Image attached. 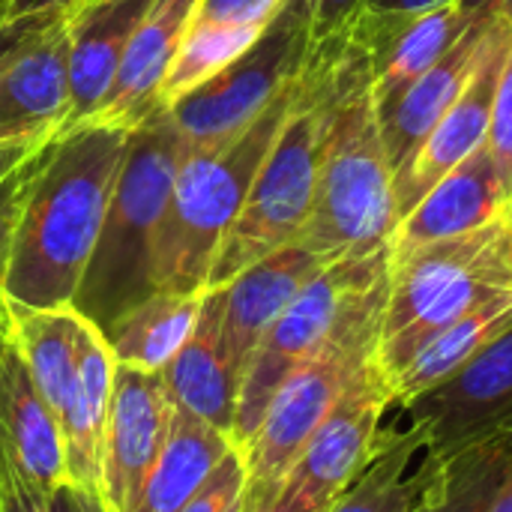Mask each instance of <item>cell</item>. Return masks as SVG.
<instances>
[{
  "label": "cell",
  "instance_id": "6da1fadb",
  "mask_svg": "<svg viewBox=\"0 0 512 512\" xmlns=\"http://www.w3.org/2000/svg\"><path fill=\"white\" fill-rule=\"evenodd\" d=\"M132 129L78 123L39 153L15 225L3 297L36 309L72 306L129 147Z\"/></svg>",
  "mask_w": 512,
  "mask_h": 512
},
{
  "label": "cell",
  "instance_id": "7a4b0ae2",
  "mask_svg": "<svg viewBox=\"0 0 512 512\" xmlns=\"http://www.w3.org/2000/svg\"><path fill=\"white\" fill-rule=\"evenodd\" d=\"M348 30L315 42L300 78L291 111L234 219L207 288L228 285L255 261L297 243L315 198V183L345 78Z\"/></svg>",
  "mask_w": 512,
  "mask_h": 512
},
{
  "label": "cell",
  "instance_id": "3957f363",
  "mask_svg": "<svg viewBox=\"0 0 512 512\" xmlns=\"http://www.w3.org/2000/svg\"><path fill=\"white\" fill-rule=\"evenodd\" d=\"M345 30V78L336 99L312 210L297 237L300 246L327 261L387 249L399 222L393 165L372 99L369 51L354 18Z\"/></svg>",
  "mask_w": 512,
  "mask_h": 512
},
{
  "label": "cell",
  "instance_id": "277c9868",
  "mask_svg": "<svg viewBox=\"0 0 512 512\" xmlns=\"http://www.w3.org/2000/svg\"><path fill=\"white\" fill-rule=\"evenodd\" d=\"M297 78L243 132L213 147H186L156 234V291H207L213 261L291 111Z\"/></svg>",
  "mask_w": 512,
  "mask_h": 512
},
{
  "label": "cell",
  "instance_id": "5b68a950",
  "mask_svg": "<svg viewBox=\"0 0 512 512\" xmlns=\"http://www.w3.org/2000/svg\"><path fill=\"white\" fill-rule=\"evenodd\" d=\"M186 147L165 105H156L129 135L96 249L72 300V309L102 333L156 291V234Z\"/></svg>",
  "mask_w": 512,
  "mask_h": 512
},
{
  "label": "cell",
  "instance_id": "8992f818",
  "mask_svg": "<svg viewBox=\"0 0 512 512\" xmlns=\"http://www.w3.org/2000/svg\"><path fill=\"white\" fill-rule=\"evenodd\" d=\"M512 294V243L504 219L390 261L375 363L390 381L444 327Z\"/></svg>",
  "mask_w": 512,
  "mask_h": 512
},
{
  "label": "cell",
  "instance_id": "52a82bcc",
  "mask_svg": "<svg viewBox=\"0 0 512 512\" xmlns=\"http://www.w3.org/2000/svg\"><path fill=\"white\" fill-rule=\"evenodd\" d=\"M390 273V270H387ZM387 303V276L366 288L342 315L327 342L288 375L273 402L264 411L261 426L243 447L246 462V512L267 510L297 456L309 444L312 432L330 414L336 399L354 381V375L375 360L381 315Z\"/></svg>",
  "mask_w": 512,
  "mask_h": 512
},
{
  "label": "cell",
  "instance_id": "ba28073f",
  "mask_svg": "<svg viewBox=\"0 0 512 512\" xmlns=\"http://www.w3.org/2000/svg\"><path fill=\"white\" fill-rule=\"evenodd\" d=\"M390 270V246L372 255H345L321 267L300 294L288 303L270 333L261 339L237 396L234 417V444L243 450L255 429L264 420L267 405L288 381L294 369H300L336 330L348 306L384 279Z\"/></svg>",
  "mask_w": 512,
  "mask_h": 512
},
{
  "label": "cell",
  "instance_id": "9c48e42d",
  "mask_svg": "<svg viewBox=\"0 0 512 512\" xmlns=\"http://www.w3.org/2000/svg\"><path fill=\"white\" fill-rule=\"evenodd\" d=\"M312 48L306 3L285 0L267 30L237 60L165 108L189 147L222 144L243 132L300 75Z\"/></svg>",
  "mask_w": 512,
  "mask_h": 512
},
{
  "label": "cell",
  "instance_id": "30bf717a",
  "mask_svg": "<svg viewBox=\"0 0 512 512\" xmlns=\"http://www.w3.org/2000/svg\"><path fill=\"white\" fill-rule=\"evenodd\" d=\"M390 408V387L372 360L354 375L330 414L312 432L273 504L291 512L327 510L375 456L378 438L384 432L381 423Z\"/></svg>",
  "mask_w": 512,
  "mask_h": 512
},
{
  "label": "cell",
  "instance_id": "8fae6325",
  "mask_svg": "<svg viewBox=\"0 0 512 512\" xmlns=\"http://www.w3.org/2000/svg\"><path fill=\"white\" fill-rule=\"evenodd\" d=\"M429 459L512 432V324L456 375L399 408Z\"/></svg>",
  "mask_w": 512,
  "mask_h": 512
},
{
  "label": "cell",
  "instance_id": "7c38bea8",
  "mask_svg": "<svg viewBox=\"0 0 512 512\" xmlns=\"http://www.w3.org/2000/svg\"><path fill=\"white\" fill-rule=\"evenodd\" d=\"M174 411L177 405L162 372L117 363L99 465V492L108 512H129L138 501L144 480L165 450Z\"/></svg>",
  "mask_w": 512,
  "mask_h": 512
},
{
  "label": "cell",
  "instance_id": "4fadbf2b",
  "mask_svg": "<svg viewBox=\"0 0 512 512\" xmlns=\"http://www.w3.org/2000/svg\"><path fill=\"white\" fill-rule=\"evenodd\" d=\"M512 45V21H498L489 33V42L483 48V57L459 93V99L447 108V114L435 123V129L426 135L420 150L411 156V162L393 177V195H396V216L402 219L444 174H450L459 162H465L477 147L489 141L492 129V111L498 96L501 69ZM399 225V222H396Z\"/></svg>",
  "mask_w": 512,
  "mask_h": 512
},
{
  "label": "cell",
  "instance_id": "5bb4252c",
  "mask_svg": "<svg viewBox=\"0 0 512 512\" xmlns=\"http://www.w3.org/2000/svg\"><path fill=\"white\" fill-rule=\"evenodd\" d=\"M369 51L372 99L384 111L426 69H432L456 39L477 21L462 0H450L420 12H363L351 15Z\"/></svg>",
  "mask_w": 512,
  "mask_h": 512
},
{
  "label": "cell",
  "instance_id": "9a60e30c",
  "mask_svg": "<svg viewBox=\"0 0 512 512\" xmlns=\"http://www.w3.org/2000/svg\"><path fill=\"white\" fill-rule=\"evenodd\" d=\"M69 114V12L0 63V144L60 132Z\"/></svg>",
  "mask_w": 512,
  "mask_h": 512
},
{
  "label": "cell",
  "instance_id": "2e32d148",
  "mask_svg": "<svg viewBox=\"0 0 512 512\" xmlns=\"http://www.w3.org/2000/svg\"><path fill=\"white\" fill-rule=\"evenodd\" d=\"M327 264L330 261L315 255L312 249L291 243L255 261L252 267H246L228 285L219 288L222 291V345L240 384L261 339L270 333V327L279 321L288 303L300 294V288Z\"/></svg>",
  "mask_w": 512,
  "mask_h": 512
},
{
  "label": "cell",
  "instance_id": "e0dca14e",
  "mask_svg": "<svg viewBox=\"0 0 512 512\" xmlns=\"http://www.w3.org/2000/svg\"><path fill=\"white\" fill-rule=\"evenodd\" d=\"M507 198L510 192L504 189L489 144L477 147L399 219L390 237V261L495 222L504 213Z\"/></svg>",
  "mask_w": 512,
  "mask_h": 512
},
{
  "label": "cell",
  "instance_id": "ac0fdd59",
  "mask_svg": "<svg viewBox=\"0 0 512 512\" xmlns=\"http://www.w3.org/2000/svg\"><path fill=\"white\" fill-rule=\"evenodd\" d=\"M195 6L198 0H153L126 45L102 108L90 120L135 129L159 105L162 78L189 33Z\"/></svg>",
  "mask_w": 512,
  "mask_h": 512
},
{
  "label": "cell",
  "instance_id": "d6986e66",
  "mask_svg": "<svg viewBox=\"0 0 512 512\" xmlns=\"http://www.w3.org/2000/svg\"><path fill=\"white\" fill-rule=\"evenodd\" d=\"M150 6L153 0H102L69 9V114L60 129L87 123L102 108Z\"/></svg>",
  "mask_w": 512,
  "mask_h": 512
},
{
  "label": "cell",
  "instance_id": "ffe728a7",
  "mask_svg": "<svg viewBox=\"0 0 512 512\" xmlns=\"http://www.w3.org/2000/svg\"><path fill=\"white\" fill-rule=\"evenodd\" d=\"M495 24L498 21L477 18L432 69H426L399 99H393L384 111H378L393 177L411 162V156L420 150V144L435 129V123L459 99V93L465 90L483 57V48Z\"/></svg>",
  "mask_w": 512,
  "mask_h": 512
},
{
  "label": "cell",
  "instance_id": "44dd1931",
  "mask_svg": "<svg viewBox=\"0 0 512 512\" xmlns=\"http://www.w3.org/2000/svg\"><path fill=\"white\" fill-rule=\"evenodd\" d=\"M162 378L177 408L231 435L234 441L240 378L234 375L225 345H222V291L219 288H207L198 324L189 342L180 348V354L165 366Z\"/></svg>",
  "mask_w": 512,
  "mask_h": 512
},
{
  "label": "cell",
  "instance_id": "7402d4cb",
  "mask_svg": "<svg viewBox=\"0 0 512 512\" xmlns=\"http://www.w3.org/2000/svg\"><path fill=\"white\" fill-rule=\"evenodd\" d=\"M0 432L18 456L24 474L48 498L66 474V450L60 426L39 396L33 375L0 321Z\"/></svg>",
  "mask_w": 512,
  "mask_h": 512
},
{
  "label": "cell",
  "instance_id": "603a6c76",
  "mask_svg": "<svg viewBox=\"0 0 512 512\" xmlns=\"http://www.w3.org/2000/svg\"><path fill=\"white\" fill-rule=\"evenodd\" d=\"M75 357H78V381H75L69 411L60 423L63 450H66V474L84 486L99 489L102 438H105L117 360L102 330L84 315H78L75 321Z\"/></svg>",
  "mask_w": 512,
  "mask_h": 512
},
{
  "label": "cell",
  "instance_id": "cb8c5ba5",
  "mask_svg": "<svg viewBox=\"0 0 512 512\" xmlns=\"http://www.w3.org/2000/svg\"><path fill=\"white\" fill-rule=\"evenodd\" d=\"M0 321L15 339L39 396L45 399V405L51 408L60 426L78 381V357H75L78 312L72 306L36 309L0 297Z\"/></svg>",
  "mask_w": 512,
  "mask_h": 512
},
{
  "label": "cell",
  "instance_id": "d4e9b609",
  "mask_svg": "<svg viewBox=\"0 0 512 512\" xmlns=\"http://www.w3.org/2000/svg\"><path fill=\"white\" fill-rule=\"evenodd\" d=\"M435 474L420 432L384 429L363 474L324 512H411Z\"/></svg>",
  "mask_w": 512,
  "mask_h": 512
},
{
  "label": "cell",
  "instance_id": "484cf974",
  "mask_svg": "<svg viewBox=\"0 0 512 512\" xmlns=\"http://www.w3.org/2000/svg\"><path fill=\"white\" fill-rule=\"evenodd\" d=\"M234 447L237 444L231 435L177 408L165 450L129 512H177L207 483V477Z\"/></svg>",
  "mask_w": 512,
  "mask_h": 512
},
{
  "label": "cell",
  "instance_id": "4316f807",
  "mask_svg": "<svg viewBox=\"0 0 512 512\" xmlns=\"http://www.w3.org/2000/svg\"><path fill=\"white\" fill-rule=\"evenodd\" d=\"M207 291H153L138 306L123 312L102 336L120 366L141 372H165V366L189 342Z\"/></svg>",
  "mask_w": 512,
  "mask_h": 512
},
{
  "label": "cell",
  "instance_id": "83f0119b",
  "mask_svg": "<svg viewBox=\"0 0 512 512\" xmlns=\"http://www.w3.org/2000/svg\"><path fill=\"white\" fill-rule=\"evenodd\" d=\"M512 324V294L498 297L465 318L453 321L441 333H435L390 381L393 408L408 405L426 390L438 387L450 375H456L465 363H471L489 342H495Z\"/></svg>",
  "mask_w": 512,
  "mask_h": 512
},
{
  "label": "cell",
  "instance_id": "f1b7e54d",
  "mask_svg": "<svg viewBox=\"0 0 512 512\" xmlns=\"http://www.w3.org/2000/svg\"><path fill=\"white\" fill-rule=\"evenodd\" d=\"M512 474V432L474 441L444 459L411 512H492Z\"/></svg>",
  "mask_w": 512,
  "mask_h": 512
},
{
  "label": "cell",
  "instance_id": "f546056e",
  "mask_svg": "<svg viewBox=\"0 0 512 512\" xmlns=\"http://www.w3.org/2000/svg\"><path fill=\"white\" fill-rule=\"evenodd\" d=\"M243 489H246V462H243V450L234 447L216 465L207 483L177 512H231V507L243 498Z\"/></svg>",
  "mask_w": 512,
  "mask_h": 512
},
{
  "label": "cell",
  "instance_id": "4dcf8cb0",
  "mask_svg": "<svg viewBox=\"0 0 512 512\" xmlns=\"http://www.w3.org/2000/svg\"><path fill=\"white\" fill-rule=\"evenodd\" d=\"M285 0H198L192 24L231 27V30H267Z\"/></svg>",
  "mask_w": 512,
  "mask_h": 512
},
{
  "label": "cell",
  "instance_id": "1f68e13d",
  "mask_svg": "<svg viewBox=\"0 0 512 512\" xmlns=\"http://www.w3.org/2000/svg\"><path fill=\"white\" fill-rule=\"evenodd\" d=\"M42 150H45V144H42L30 159H24V162L0 183V297H3V282H6V270H9L15 225H18V216H21V207H24V195H27V186H30V180H33V171H36V162H39V153H42Z\"/></svg>",
  "mask_w": 512,
  "mask_h": 512
},
{
  "label": "cell",
  "instance_id": "d6a6232c",
  "mask_svg": "<svg viewBox=\"0 0 512 512\" xmlns=\"http://www.w3.org/2000/svg\"><path fill=\"white\" fill-rule=\"evenodd\" d=\"M0 512H48V498L24 474L3 432H0Z\"/></svg>",
  "mask_w": 512,
  "mask_h": 512
},
{
  "label": "cell",
  "instance_id": "836d02e7",
  "mask_svg": "<svg viewBox=\"0 0 512 512\" xmlns=\"http://www.w3.org/2000/svg\"><path fill=\"white\" fill-rule=\"evenodd\" d=\"M489 150L498 162L504 189L512 195V45L501 69L498 81V96H495V111H492V129H489Z\"/></svg>",
  "mask_w": 512,
  "mask_h": 512
},
{
  "label": "cell",
  "instance_id": "e575fe53",
  "mask_svg": "<svg viewBox=\"0 0 512 512\" xmlns=\"http://www.w3.org/2000/svg\"><path fill=\"white\" fill-rule=\"evenodd\" d=\"M309 9V24H312V39L321 42L333 33H339L351 15L360 9L363 0H303Z\"/></svg>",
  "mask_w": 512,
  "mask_h": 512
},
{
  "label": "cell",
  "instance_id": "d590c367",
  "mask_svg": "<svg viewBox=\"0 0 512 512\" xmlns=\"http://www.w3.org/2000/svg\"><path fill=\"white\" fill-rule=\"evenodd\" d=\"M48 512H108L99 489L84 486L72 477L57 483L48 495Z\"/></svg>",
  "mask_w": 512,
  "mask_h": 512
},
{
  "label": "cell",
  "instance_id": "8d00e7d4",
  "mask_svg": "<svg viewBox=\"0 0 512 512\" xmlns=\"http://www.w3.org/2000/svg\"><path fill=\"white\" fill-rule=\"evenodd\" d=\"M66 12H54V15H45V18H27V21H6L3 15V0H0V63L18 48L24 45L33 33H39L45 24H51L54 18H60Z\"/></svg>",
  "mask_w": 512,
  "mask_h": 512
},
{
  "label": "cell",
  "instance_id": "74e56055",
  "mask_svg": "<svg viewBox=\"0 0 512 512\" xmlns=\"http://www.w3.org/2000/svg\"><path fill=\"white\" fill-rule=\"evenodd\" d=\"M81 0H3L6 21H27V18H45L54 12H69Z\"/></svg>",
  "mask_w": 512,
  "mask_h": 512
},
{
  "label": "cell",
  "instance_id": "f35d334b",
  "mask_svg": "<svg viewBox=\"0 0 512 512\" xmlns=\"http://www.w3.org/2000/svg\"><path fill=\"white\" fill-rule=\"evenodd\" d=\"M57 135V132H54ZM54 135H42V138H27V141H9V144H0V183L24 162L30 159L42 144H48Z\"/></svg>",
  "mask_w": 512,
  "mask_h": 512
},
{
  "label": "cell",
  "instance_id": "ab89813d",
  "mask_svg": "<svg viewBox=\"0 0 512 512\" xmlns=\"http://www.w3.org/2000/svg\"><path fill=\"white\" fill-rule=\"evenodd\" d=\"M480 21H512V0H462Z\"/></svg>",
  "mask_w": 512,
  "mask_h": 512
},
{
  "label": "cell",
  "instance_id": "60d3db41",
  "mask_svg": "<svg viewBox=\"0 0 512 512\" xmlns=\"http://www.w3.org/2000/svg\"><path fill=\"white\" fill-rule=\"evenodd\" d=\"M450 0H363L360 9L363 12H420V9H432Z\"/></svg>",
  "mask_w": 512,
  "mask_h": 512
},
{
  "label": "cell",
  "instance_id": "b9f144b4",
  "mask_svg": "<svg viewBox=\"0 0 512 512\" xmlns=\"http://www.w3.org/2000/svg\"><path fill=\"white\" fill-rule=\"evenodd\" d=\"M492 512H512V474L507 477V483L501 486L495 504H492Z\"/></svg>",
  "mask_w": 512,
  "mask_h": 512
},
{
  "label": "cell",
  "instance_id": "7bdbcfd3",
  "mask_svg": "<svg viewBox=\"0 0 512 512\" xmlns=\"http://www.w3.org/2000/svg\"><path fill=\"white\" fill-rule=\"evenodd\" d=\"M501 219H504V228H507V237H510V243H512V195L507 198V207H504Z\"/></svg>",
  "mask_w": 512,
  "mask_h": 512
},
{
  "label": "cell",
  "instance_id": "ee69618b",
  "mask_svg": "<svg viewBox=\"0 0 512 512\" xmlns=\"http://www.w3.org/2000/svg\"><path fill=\"white\" fill-rule=\"evenodd\" d=\"M261 512H291V510H285V507H279V504H270L267 510H261Z\"/></svg>",
  "mask_w": 512,
  "mask_h": 512
},
{
  "label": "cell",
  "instance_id": "f6af8a7d",
  "mask_svg": "<svg viewBox=\"0 0 512 512\" xmlns=\"http://www.w3.org/2000/svg\"><path fill=\"white\" fill-rule=\"evenodd\" d=\"M231 512H246V507H243V498H240V501H237V504L231 507Z\"/></svg>",
  "mask_w": 512,
  "mask_h": 512
},
{
  "label": "cell",
  "instance_id": "bcb514c9",
  "mask_svg": "<svg viewBox=\"0 0 512 512\" xmlns=\"http://www.w3.org/2000/svg\"><path fill=\"white\" fill-rule=\"evenodd\" d=\"M87 3H102V0H81L78 6H87ZM72 9H75V6H72Z\"/></svg>",
  "mask_w": 512,
  "mask_h": 512
}]
</instances>
